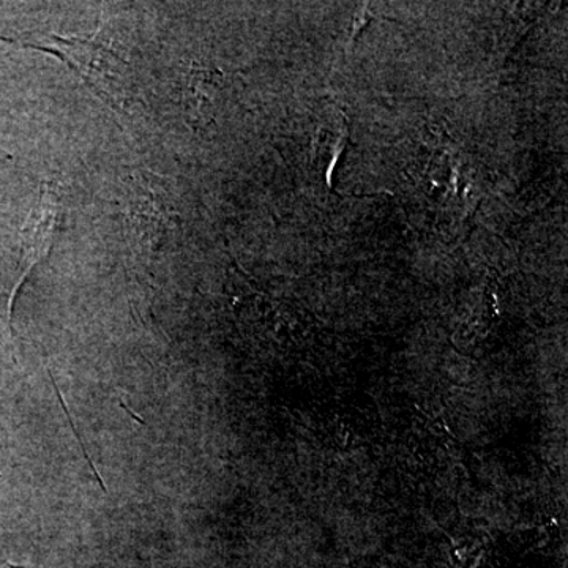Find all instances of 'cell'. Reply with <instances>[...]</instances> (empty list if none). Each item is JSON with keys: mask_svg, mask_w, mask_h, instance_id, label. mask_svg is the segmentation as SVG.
<instances>
[{"mask_svg": "<svg viewBox=\"0 0 568 568\" xmlns=\"http://www.w3.org/2000/svg\"><path fill=\"white\" fill-rule=\"evenodd\" d=\"M37 50L51 52L63 59L71 70L80 74L82 81L102 95L112 106H125L129 103V67L115 58L102 44L92 40H70L51 37L43 44H26Z\"/></svg>", "mask_w": 568, "mask_h": 568, "instance_id": "cell-1", "label": "cell"}, {"mask_svg": "<svg viewBox=\"0 0 568 568\" xmlns=\"http://www.w3.org/2000/svg\"><path fill=\"white\" fill-rule=\"evenodd\" d=\"M59 220V197L50 185L44 186L39 203L29 215L22 230V275L21 283L29 271L50 252L55 226Z\"/></svg>", "mask_w": 568, "mask_h": 568, "instance_id": "cell-2", "label": "cell"}]
</instances>
